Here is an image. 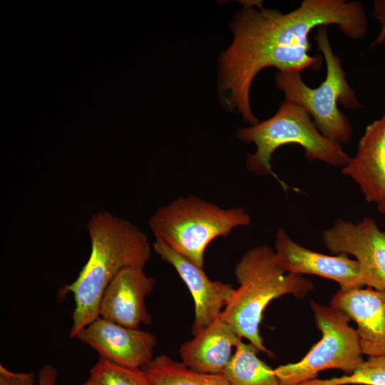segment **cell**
Instances as JSON below:
<instances>
[{"label": "cell", "mask_w": 385, "mask_h": 385, "mask_svg": "<svg viewBox=\"0 0 385 385\" xmlns=\"http://www.w3.org/2000/svg\"><path fill=\"white\" fill-rule=\"evenodd\" d=\"M231 29L234 38L219 63V93L224 105L235 110L250 125L259 123L250 105V88L257 73L267 67L281 73L318 71L321 55H312L309 34L314 29L336 26L346 37L364 39L368 20L357 1L303 0L282 13L265 8L261 1H241Z\"/></svg>", "instance_id": "obj_1"}, {"label": "cell", "mask_w": 385, "mask_h": 385, "mask_svg": "<svg viewBox=\"0 0 385 385\" xmlns=\"http://www.w3.org/2000/svg\"><path fill=\"white\" fill-rule=\"evenodd\" d=\"M91 253L76 279L61 289L73 294L75 307L69 337L99 317L103 294L117 274L131 267H144L152 248L147 235L130 221L109 211L93 213L87 223Z\"/></svg>", "instance_id": "obj_2"}, {"label": "cell", "mask_w": 385, "mask_h": 385, "mask_svg": "<svg viewBox=\"0 0 385 385\" xmlns=\"http://www.w3.org/2000/svg\"><path fill=\"white\" fill-rule=\"evenodd\" d=\"M235 275L239 287L220 317L240 338L271 355L260 334L264 310L272 300L286 294L304 298L314 289V283L302 275L286 272L274 250L266 245L247 250L236 264Z\"/></svg>", "instance_id": "obj_3"}, {"label": "cell", "mask_w": 385, "mask_h": 385, "mask_svg": "<svg viewBox=\"0 0 385 385\" xmlns=\"http://www.w3.org/2000/svg\"><path fill=\"white\" fill-rule=\"evenodd\" d=\"M314 40L325 61V79L318 87L311 88L301 73L277 72L276 86L284 93V101L297 104L309 114L322 135L341 145L347 144L353 127L338 105L347 109H359L362 105L346 78L340 58L333 51L327 26L317 29Z\"/></svg>", "instance_id": "obj_4"}, {"label": "cell", "mask_w": 385, "mask_h": 385, "mask_svg": "<svg viewBox=\"0 0 385 385\" xmlns=\"http://www.w3.org/2000/svg\"><path fill=\"white\" fill-rule=\"evenodd\" d=\"M250 223L251 217L243 208H222L190 195L158 208L149 220V227L155 240L203 268L205 250L213 240Z\"/></svg>", "instance_id": "obj_5"}, {"label": "cell", "mask_w": 385, "mask_h": 385, "mask_svg": "<svg viewBox=\"0 0 385 385\" xmlns=\"http://www.w3.org/2000/svg\"><path fill=\"white\" fill-rule=\"evenodd\" d=\"M237 137L256 146L255 153L247 158V169L258 175L273 176L284 190L287 185L274 173L271 164L273 153L282 145H299L304 148L307 160H319L333 167L342 168L351 159L341 145L321 134L304 109L287 101L282 102L269 119L240 128Z\"/></svg>", "instance_id": "obj_6"}, {"label": "cell", "mask_w": 385, "mask_h": 385, "mask_svg": "<svg viewBox=\"0 0 385 385\" xmlns=\"http://www.w3.org/2000/svg\"><path fill=\"white\" fill-rule=\"evenodd\" d=\"M310 308L322 338L299 361L274 369L281 385H299L327 369L351 374L364 361L356 331L344 312L314 300Z\"/></svg>", "instance_id": "obj_7"}, {"label": "cell", "mask_w": 385, "mask_h": 385, "mask_svg": "<svg viewBox=\"0 0 385 385\" xmlns=\"http://www.w3.org/2000/svg\"><path fill=\"white\" fill-rule=\"evenodd\" d=\"M324 245L334 255H353L359 265L364 286L385 291V230L373 218L352 222L336 220L322 232Z\"/></svg>", "instance_id": "obj_8"}, {"label": "cell", "mask_w": 385, "mask_h": 385, "mask_svg": "<svg viewBox=\"0 0 385 385\" xmlns=\"http://www.w3.org/2000/svg\"><path fill=\"white\" fill-rule=\"evenodd\" d=\"M114 364L143 368L154 357L156 337L140 329L122 326L101 317L81 329L74 337Z\"/></svg>", "instance_id": "obj_9"}, {"label": "cell", "mask_w": 385, "mask_h": 385, "mask_svg": "<svg viewBox=\"0 0 385 385\" xmlns=\"http://www.w3.org/2000/svg\"><path fill=\"white\" fill-rule=\"evenodd\" d=\"M276 258L288 273L313 274L332 279L347 291L364 286L361 269L356 260L346 255H327L312 251L296 242L279 228L276 234Z\"/></svg>", "instance_id": "obj_10"}, {"label": "cell", "mask_w": 385, "mask_h": 385, "mask_svg": "<svg viewBox=\"0 0 385 385\" xmlns=\"http://www.w3.org/2000/svg\"><path fill=\"white\" fill-rule=\"evenodd\" d=\"M153 250L162 260L171 265L188 287L195 304V319L192 327L194 336L202 332L222 312L235 292L230 283L210 279L203 268L155 240Z\"/></svg>", "instance_id": "obj_11"}, {"label": "cell", "mask_w": 385, "mask_h": 385, "mask_svg": "<svg viewBox=\"0 0 385 385\" xmlns=\"http://www.w3.org/2000/svg\"><path fill=\"white\" fill-rule=\"evenodd\" d=\"M143 268H125L111 281L101 301L100 317L133 329L151 323L145 299L153 292L155 281Z\"/></svg>", "instance_id": "obj_12"}, {"label": "cell", "mask_w": 385, "mask_h": 385, "mask_svg": "<svg viewBox=\"0 0 385 385\" xmlns=\"http://www.w3.org/2000/svg\"><path fill=\"white\" fill-rule=\"evenodd\" d=\"M330 306L356 324L362 354L385 356V291L371 287L339 290Z\"/></svg>", "instance_id": "obj_13"}, {"label": "cell", "mask_w": 385, "mask_h": 385, "mask_svg": "<svg viewBox=\"0 0 385 385\" xmlns=\"http://www.w3.org/2000/svg\"><path fill=\"white\" fill-rule=\"evenodd\" d=\"M341 173L357 184L368 202L378 206L385 200V113L366 127Z\"/></svg>", "instance_id": "obj_14"}, {"label": "cell", "mask_w": 385, "mask_h": 385, "mask_svg": "<svg viewBox=\"0 0 385 385\" xmlns=\"http://www.w3.org/2000/svg\"><path fill=\"white\" fill-rule=\"evenodd\" d=\"M242 339L220 316L205 329L185 343L179 353L188 367L205 374H223Z\"/></svg>", "instance_id": "obj_15"}, {"label": "cell", "mask_w": 385, "mask_h": 385, "mask_svg": "<svg viewBox=\"0 0 385 385\" xmlns=\"http://www.w3.org/2000/svg\"><path fill=\"white\" fill-rule=\"evenodd\" d=\"M235 348L223 372L230 385H281L274 369L258 358L260 351L254 345L241 339Z\"/></svg>", "instance_id": "obj_16"}, {"label": "cell", "mask_w": 385, "mask_h": 385, "mask_svg": "<svg viewBox=\"0 0 385 385\" xmlns=\"http://www.w3.org/2000/svg\"><path fill=\"white\" fill-rule=\"evenodd\" d=\"M143 369L155 385H230L223 374L199 372L165 354L154 357Z\"/></svg>", "instance_id": "obj_17"}, {"label": "cell", "mask_w": 385, "mask_h": 385, "mask_svg": "<svg viewBox=\"0 0 385 385\" xmlns=\"http://www.w3.org/2000/svg\"><path fill=\"white\" fill-rule=\"evenodd\" d=\"M88 379L93 385H155L143 368L120 366L100 357Z\"/></svg>", "instance_id": "obj_18"}, {"label": "cell", "mask_w": 385, "mask_h": 385, "mask_svg": "<svg viewBox=\"0 0 385 385\" xmlns=\"http://www.w3.org/2000/svg\"><path fill=\"white\" fill-rule=\"evenodd\" d=\"M299 385H385V356L368 357L351 374L316 378Z\"/></svg>", "instance_id": "obj_19"}, {"label": "cell", "mask_w": 385, "mask_h": 385, "mask_svg": "<svg viewBox=\"0 0 385 385\" xmlns=\"http://www.w3.org/2000/svg\"><path fill=\"white\" fill-rule=\"evenodd\" d=\"M38 384L34 373L12 371L3 364H0V385H38Z\"/></svg>", "instance_id": "obj_20"}, {"label": "cell", "mask_w": 385, "mask_h": 385, "mask_svg": "<svg viewBox=\"0 0 385 385\" xmlns=\"http://www.w3.org/2000/svg\"><path fill=\"white\" fill-rule=\"evenodd\" d=\"M372 16L379 21L381 29L377 37L369 46L368 49L385 44V0H374L373 1Z\"/></svg>", "instance_id": "obj_21"}, {"label": "cell", "mask_w": 385, "mask_h": 385, "mask_svg": "<svg viewBox=\"0 0 385 385\" xmlns=\"http://www.w3.org/2000/svg\"><path fill=\"white\" fill-rule=\"evenodd\" d=\"M58 377L56 369L50 364H45L38 375L39 385H56Z\"/></svg>", "instance_id": "obj_22"}, {"label": "cell", "mask_w": 385, "mask_h": 385, "mask_svg": "<svg viewBox=\"0 0 385 385\" xmlns=\"http://www.w3.org/2000/svg\"><path fill=\"white\" fill-rule=\"evenodd\" d=\"M378 207V210L382 213V214H385V200L381 203L380 205H379L377 206Z\"/></svg>", "instance_id": "obj_23"}, {"label": "cell", "mask_w": 385, "mask_h": 385, "mask_svg": "<svg viewBox=\"0 0 385 385\" xmlns=\"http://www.w3.org/2000/svg\"><path fill=\"white\" fill-rule=\"evenodd\" d=\"M81 385H93V383L88 379V380Z\"/></svg>", "instance_id": "obj_24"}]
</instances>
